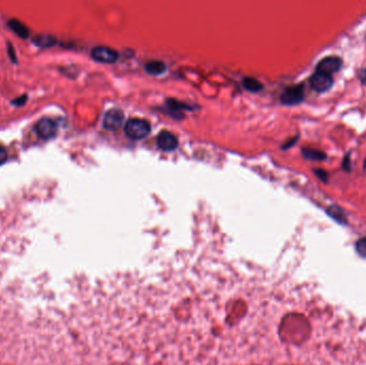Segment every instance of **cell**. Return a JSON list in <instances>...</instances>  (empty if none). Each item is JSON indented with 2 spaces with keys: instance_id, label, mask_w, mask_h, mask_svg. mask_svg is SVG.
<instances>
[{
  "instance_id": "4",
  "label": "cell",
  "mask_w": 366,
  "mask_h": 365,
  "mask_svg": "<svg viewBox=\"0 0 366 365\" xmlns=\"http://www.w3.org/2000/svg\"><path fill=\"white\" fill-rule=\"evenodd\" d=\"M35 133L42 140H51L57 134L58 125L50 118H43L37 122L34 127Z\"/></svg>"
},
{
  "instance_id": "10",
  "label": "cell",
  "mask_w": 366,
  "mask_h": 365,
  "mask_svg": "<svg viewBox=\"0 0 366 365\" xmlns=\"http://www.w3.org/2000/svg\"><path fill=\"white\" fill-rule=\"evenodd\" d=\"M302 155L303 157L310 160V161H325L327 159V154L319 150V149H315V148H303L302 149Z\"/></svg>"
},
{
  "instance_id": "13",
  "label": "cell",
  "mask_w": 366,
  "mask_h": 365,
  "mask_svg": "<svg viewBox=\"0 0 366 365\" xmlns=\"http://www.w3.org/2000/svg\"><path fill=\"white\" fill-rule=\"evenodd\" d=\"M145 69L148 72V73L152 74V75H160L163 74L166 71V65L164 62L159 61V60H154V61H150L145 65Z\"/></svg>"
},
{
  "instance_id": "16",
  "label": "cell",
  "mask_w": 366,
  "mask_h": 365,
  "mask_svg": "<svg viewBox=\"0 0 366 365\" xmlns=\"http://www.w3.org/2000/svg\"><path fill=\"white\" fill-rule=\"evenodd\" d=\"M314 172L315 175L320 179L321 181L323 182H328V178H329V175L328 172L326 170H322V169H314Z\"/></svg>"
},
{
  "instance_id": "15",
  "label": "cell",
  "mask_w": 366,
  "mask_h": 365,
  "mask_svg": "<svg viewBox=\"0 0 366 365\" xmlns=\"http://www.w3.org/2000/svg\"><path fill=\"white\" fill-rule=\"evenodd\" d=\"M356 250L360 256L366 258V238H361L356 243Z\"/></svg>"
},
{
  "instance_id": "18",
  "label": "cell",
  "mask_w": 366,
  "mask_h": 365,
  "mask_svg": "<svg viewBox=\"0 0 366 365\" xmlns=\"http://www.w3.org/2000/svg\"><path fill=\"white\" fill-rule=\"evenodd\" d=\"M8 159V153L5 151V149L0 147V165L3 164Z\"/></svg>"
},
{
  "instance_id": "9",
  "label": "cell",
  "mask_w": 366,
  "mask_h": 365,
  "mask_svg": "<svg viewBox=\"0 0 366 365\" xmlns=\"http://www.w3.org/2000/svg\"><path fill=\"white\" fill-rule=\"evenodd\" d=\"M327 213L330 218H332L334 221H337L338 224L347 225V218L345 215V212L343 211V209L339 208L338 206L337 205L330 206L327 209Z\"/></svg>"
},
{
  "instance_id": "23",
  "label": "cell",
  "mask_w": 366,
  "mask_h": 365,
  "mask_svg": "<svg viewBox=\"0 0 366 365\" xmlns=\"http://www.w3.org/2000/svg\"><path fill=\"white\" fill-rule=\"evenodd\" d=\"M364 169H366V160H365V163H364Z\"/></svg>"
},
{
  "instance_id": "8",
  "label": "cell",
  "mask_w": 366,
  "mask_h": 365,
  "mask_svg": "<svg viewBox=\"0 0 366 365\" xmlns=\"http://www.w3.org/2000/svg\"><path fill=\"white\" fill-rule=\"evenodd\" d=\"M177 137L169 131H162L158 136V146L164 151H172L178 147Z\"/></svg>"
},
{
  "instance_id": "7",
  "label": "cell",
  "mask_w": 366,
  "mask_h": 365,
  "mask_svg": "<svg viewBox=\"0 0 366 365\" xmlns=\"http://www.w3.org/2000/svg\"><path fill=\"white\" fill-rule=\"evenodd\" d=\"M124 113L122 111L113 109L105 113L103 118V127L109 131L118 130L123 124Z\"/></svg>"
},
{
  "instance_id": "17",
  "label": "cell",
  "mask_w": 366,
  "mask_h": 365,
  "mask_svg": "<svg viewBox=\"0 0 366 365\" xmlns=\"http://www.w3.org/2000/svg\"><path fill=\"white\" fill-rule=\"evenodd\" d=\"M343 168L347 171L351 170V164H350V153H348L343 160Z\"/></svg>"
},
{
  "instance_id": "12",
  "label": "cell",
  "mask_w": 366,
  "mask_h": 365,
  "mask_svg": "<svg viewBox=\"0 0 366 365\" xmlns=\"http://www.w3.org/2000/svg\"><path fill=\"white\" fill-rule=\"evenodd\" d=\"M32 42L39 47L47 49V47H51L56 44V38L49 34H40L37 35V37H34L32 39Z\"/></svg>"
},
{
  "instance_id": "21",
  "label": "cell",
  "mask_w": 366,
  "mask_h": 365,
  "mask_svg": "<svg viewBox=\"0 0 366 365\" xmlns=\"http://www.w3.org/2000/svg\"><path fill=\"white\" fill-rule=\"evenodd\" d=\"M297 140H298V137H296V139H293L292 140H289L288 142H286L283 148H284V149H287V148L292 147V145H295V143L297 142Z\"/></svg>"
},
{
  "instance_id": "20",
  "label": "cell",
  "mask_w": 366,
  "mask_h": 365,
  "mask_svg": "<svg viewBox=\"0 0 366 365\" xmlns=\"http://www.w3.org/2000/svg\"><path fill=\"white\" fill-rule=\"evenodd\" d=\"M359 77H360V80H361L362 84H366V69L360 71Z\"/></svg>"
},
{
  "instance_id": "3",
  "label": "cell",
  "mask_w": 366,
  "mask_h": 365,
  "mask_svg": "<svg viewBox=\"0 0 366 365\" xmlns=\"http://www.w3.org/2000/svg\"><path fill=\"white\" fill-rule=\"evenodd\" d=\"M310 87L318 93H323L329 91L332 88L334 80L331 75H328L321 72H315V73L310 77Z\"/></svg>"
},
{
  "instance_id": "5",
  "label": "cell",
  "mask_w": 366,
  "mask_h": 365,
  "mask_svg": "<svg viewBox=\"0 0 366 365\" xmlns=\"http://www.w3.org/2000/svg\"><path fill=\"white\" fill-rule=\"evenodd\" d=\"M341 67H343V60H341V58L338 56H329L321 59V60L317 63L316 71L332 76V74L338 72L341 69Z\"/></svg>"
},
{
  "instance_id": "19",
  "label": "cell",
  "mask_w": 366,
  "mask_h": 365,
  "mask_svg": "<svg viewBox=\"0 0 366 365\" xmlns=\"http://www.w3.org/2000/svg\"><path fill=\"white\" fill-rule=\"evenodd\" d=\"M26 100H27V97H26V95H24V97H22V98H20V99H16L15 101L12 102V104H13V105H16V106H21V105H24V104H25Z\"/></svg>"
},
{
  "instance_id": "1",
  "label": "cell",
  "mask_w": 366,
  "mask_h": 365,
  "mask_svg": "<svg viewBox=\"0 0 366 365\" xmlns=\"http://www.w3.org/2000/svg\"><path fill=\"white\" fill-rule=\"evenodd\" d=\"M125 134H127L128 137L132 140H142L150 133L151 131V125L146 120L143 119H139V118H134V119H130V120L127 121L124 127Z\"/></svg>"
},
{
  "instance_id": "11",
  "label": "cell",
  "mask_w": 366,
  "mask_h": 365,
  "mask_svg": "<svg viewBox=\"0 0 366 365\" xmlns=\"http://www.w3.org/2000/svg\"><path fill=\"white\" fill-rule=\"evenodd\" d=\"M8 26H9L11 30L15 32L17 35H19V37H21L23 39L28 38V34H29L28 28L25 25H24V24H22L20 21L11 20L8 23Z\"/></svg>"
},
{
  "instance_id": "6",
  "label": "cell",
  "mask_w": 366,
  "mask_h": 365,
  "mask_svg": "<svg viewBox=\"0 0 366 365\" xmlns=\"http://www.w3.org/2000/svg\"><path fill=\"white\" fill-rule=\"evenodd\" d=\"M91 57L95 61L103 63H113L118 60L119 54L117 51L107 46H97L91 51Z\"/></svg>"
},
{
  "instance_id": "2",
  "label": "cell",
  "mask_w": 366,
  "mask_h": 365,
  "mask_svg": "<svg viewBox=\"0 0 366 365\" xmlns=\"http://www.w3.org/2000/svg\"><path fill=\"white\" fill-rule=\"evenodd\" d=\"M305 99V87L302 84L288 87L281 95V102L284 105H298Z\"/></svg>"
},
{
  "instance_id": "22",
  "label": "cell",
  "mask_w": 366,
  "mask_h": 365,
  "mask_svg": "<svg viewBox=\"0 0 366 365\" xmlns=\"http://www.w3.org/2000/svg\"><path fill=\"white\" fill-rule=\"evenodd\" d=\"M8 46H9V54H10L11 58H12V60H13L15 62L16 61V58L13 56V47H12L10 44H8Z\"/></svg>"
},
{
  "instance_id": "14",
  "label": "cell",
  "mask_w": 366,
  "mask_h": 365,
  "mask_svg": "<svg viewBox=\"0 0 366 365\" xmlns=\"http://www.w3.org/2000/svg\"><path fill=\"white\" fill-rule=\"evenodd\" d=\"M242 83L244 88L252 92H257L262 89L261 84L256 79H253V77H245Z\"/></svg>"
}]
</instances>
